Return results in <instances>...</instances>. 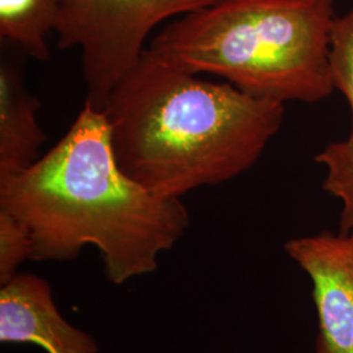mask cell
Returning a JSON list of instances; mask_svg holds the SVG:
<instances>
[{
    "label": "cell",
    "instance_id": "cell-1",
    "mask_svg": "<svg viewBox=\"0 0 353 353\" xmlns=\"http://www.w3.org/2000/svg\"><path fill=\"white\" fill-rule=\"evenodd\" d=\"M0 210L29 228L32 261L70 262L94 246L114 285L154 272L190 227L182 199L157 195L122 170L105 112L87 101L50 151L0 178Z\"/></svg>",
    "mask_w": 353,
    "mask_h": 353
},
{
    "label": "cell",
    "instance_id": "cell-2",
    "mask_svg": "<svg viewBox=\"0 0 353 353\" xmlns=\"http://www.w3.org/2000/svg\"><path fill=\"white\" fill-rule=\"evenodd\" d=\"M103 112L127 176L181 199L249 170L283 125L284 103L203 79L147 48Z\"/></svg>",
    "mask_w": 353,
    "mask_h": 353
},
{
    "label": "cell",
    "instance_id": "cell-3",
    "mask_svg": "<svg viewBox=\"0 0 353 353\" xmlns=\"http://www.w3.org/2000/svg\"><path fill=\"white\" fill-rule=\"evenodd\" d=\"M334 0H220L165 26L147 46L169 63L271 101H323Z\"/></svg>",
    "mask_w": 353,
    "mask_h": 353
},
{
    "label": "cell",
    "instance_id": "cell-4",
    "mask_svg": "<svg viewBox=\"0 0 353 353\" xmlns=\"http://www.w3.org/2000/svg\"><path fill=\"white\" fill-rule=\"evenodd\" d=\"M220 0H59L55 34L65 50L80 48L88 97L103 110L113 89L139 62L153 28Z\"/></svg>",
    "mask_w": 353,
    "mask_h": 353
},
{
    "label": "cell",
    "instance_id": "cell-5",
    "mask_svg": "<svg viewBox=\"0 0 353 353\" xmlns=\"http://www.w3.org/2000/svg\"><path fill=\"white\" fill-rule=\"evenodd\" d=\"M284 250L313 284L316 353H353V232L292 239Z\"/></svg>",
    "mask_w": 353,
    "mask_h": 353
},
{
    "label": "cell",
    "instance_id": "cell-6",
    "mask_svg": "<svg viewBox=\"0 0 353 353\" xmlns=\"http://www.w3.org/2000/svg\"><path fill=\"white\" fill-rule=\"evenodd\" d=\"M0 341L46 353H99L96 339L61 314L46 279L19 274L0 290Z\"/></svg>",
    "mask_w": 353,
    "mask_h": 353
},
{
    "label": "cell",
    "instance_id": "cell-7",
    "mask_svg": "<svg viewBox=\"0 0 353 353\" xmlns=\"http://www.w3.org/2000/svg\"><path fill=\"white\" fill-rule=\"evenodd\" d=\"M39 100L28 89L19 65L0 62V178L34 164L46 134L38 122Z\"/></svg>",
    "mask_w": 353,
    "mask_h": 353
},
{
    "label": "cell",
    "instance_id": "cell-8",
    "mask_svg": "<svg viewBox=\"0 0 353 353\" xmlns=\"http://www.w3.org/2000/svg\"><path fill=\"white\" fill-rule=\"evenodd\" d=\"M59 0H0V36L37 61L50 59Z\"/></svg>",
    "mask_w": 353,
    "mask_h": 353
},
{
    "label": "cell",
    "instance_id": "cell-9",
    "mask_svg": "<svg viewBox=\"0 0 353 353\" xmlns=\"http://www.w3.org/2000/svg\"><path fill=\"white\" fill-rule=\"evenodd\" d=\"M316 161L326 168L323 190L341 202L339 232H353V128L345 139L319 152Z\"/></svg>",
    "mask_w": 353,
    "mask_h": 353
},
{
    "label": "cell",
    "instance_id": "cell-10",
    "mask_svg": "<svg viewBox=\"0 0 353 353\" xmlns=\"http://www.w3.org/2000/svg\"><path fill=\"white\" fill-rule=\"evenodd\" d=\"M330 70L334 88L350 105L353 128V8L335 19L330 36Z\"/></svg>",
    "mask_w": 353,
    "mask_h": 353
},
{
    "label": "cell",
    "instance_id": "cell-11",
    "mask_svg": "<svg viewBox=\"0 0 353 353\" xmlns=\"http://www.w3.org/2000/svg\"><path fill=\"white\" fill-rule=\"evenodd\" d=\"M33 256L29 228L13 214L0 210V284L6 285L19 275V268Z\"/></svg>",
    "mask_w": 353,
    "mask_h": 353
}]
</instances>
